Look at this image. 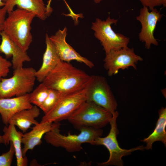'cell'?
<instances>
[{"instance_id":"cell-15","label":"cell","mask_w":166,"mask_h":166,"mask_svg":"<svg viewBox=\"0 0 166 166\" xmlns=\"http://www.w3.org/2000/svg\"><path fill=\"white\" fill-rule=\"evenodd\" d=\"M5 3L4 8L8 14L14 10L15 6L17 8L31 12L36 17L42 20L50 15L48 11L43 0H2Z\"/></svg>"},{"instance_id":"cell-4","label":"cell","mask_w":166,"mask_h":166,"mask_svg":"<svg viewBox=\"0 0 166 166\" xmlns=\"http://www.w3.org/2000/svg\"><path fill=\"white\" fill-rule=\"evenodd\" d=\"M112 116L104 108L85 101L67 120L79 130L84 127L101 128L109 123Z\"/></svg>"},{"instance_id":"cell-9","label":"cell","mask_w":166,"mask_h":166,"mask_svg":"<svg viewBox=\"0 0 166 166\" xmlns=\"http://www.w3.org/2000/svg\"><path fill=\"white\" fill-rule=\"evenodd\" d=\"M118 20L109 16L105 20L97 18L92 22L91 29L95 37L99 40L105 54L111 50L128 47L129 38L123 34L117 33L112 28L116 24Z\"/></svg>"},{"instance_id":"cell-30","label":"cell","mask_w":166,"mask_h":166,"mask_svg":"<svg viewBox=\"0 0 166 166\" xmlns=\"http://www.w3.org/2000/svg\"><path fill=\"white\" fill-rule=\"evenodd\" d=\"M0 144H3L4 141L2 137V135L0 134Z\"/></svg>"},{"instance_id":"cell-14","label":"cell","mask_w":166,"mask_h":166,"mask_svg":"<svg viewBox=\"0 0 166 166\" xmlns=\"http://www.w3.org/2000/svg\"><path fill=\"white\" fill-rule=\"evenodd\" d=\"M2 41L0 53H4L6 58L12 57V67L14 69L23 67V63L31 59L26 52L24 51L15 43L3 31L0 33Z\"/></svg>"},{"instance_id":"cell-11","label":"cell","mask_w":166,"mask_h":166,"mask_svg":"<svg viewBox=\"0 0 166 166\" xmlns=\"http://www.w3.org/2000/svg\"><path fill=\"white\" fill-rule=\"evenodd\" d=\"M149 10L148 7L143 6L140 10L139 15L136 17V19L141 25L139 38L144 43L147 49H150L152 45L157 46L158 45L154 34L157 23L163 16L155 8L150 11Z\"/></svg>"},{"instance_id":"cell-31","label":"cell","mask_w":166,"mask_h":166,"mask_svg":"<svg viewBox=\"0 0 166 166\" xmlns=\"http://www.w3.org/2000/svg\"><path fill=\"white\" fill-rule=\"evenodd\" d=\"M103 0H93L94 2L96 3H99Z\"/></svg>"},{"instance_id":"cell-13","label":"cell","mask_w":166,"mask_h":166,"mask_svg":"<svg viewBox=\"0 0 166 166\" xmlns=\"http://www.w3.org/2000/svg\"><path fill=\"white\" fill-rule=\"evenodd\" d=\"M33 106L30 101L29 93L15 97L0 98V115L3 123L7 126L15 114Z\"/></svg>"},{"instance_id":"cell-8","label":"cell","mask_w":166,"mask_h":166,"mask_svg":"<svg viewBox=\"0 0 166 166\" xmlns=\"http://www.w3.org/2000/svg\"><path fill=\"white\" fill-rule=\"evenodd\" d=\"M85 89L86 101L101 106L112 115L116 111L117 102L104 77L100 75L90 76Z\"/></svg>"},{"instance_id":"cell-19","label":"cell","mask_w":166,"mask_h":166,"mask_svg":"<svg viewBox=\"0 0 166 166\" xmlns=\"http://www.w3.org/2000/svg\"><path fill=\"white\" fill-rule=\"evenodd\" d=\"M40 109L35 105L22 110L15 114L10 118L9 124L16 126L23 132H26L31 126L38 123L35 120L40 114Z\"/></svg>"},{"instance_id":"cell-2","label":"cell","mask_w":166,"mask_h":166,"mask_svg":"<svg viewBox=\"0 0 166 166\" xmlns=\"http://www.w3.org/2000/svg\"><path fill=\"white\" fill-rule=\"evenodd\" d=\"M35 17L33 13L17 8L8 13L4 23L3 31L25 52L32 41L31 24Z\"/></svg>"},{"instance_id":"cell-1","label":"cell","mask_w":166,"mask_h":166,"mask_svg":"<svg viewBox=\"0 0 166 166\" xmlns=\"http://www.w3.org/2000/svg\"><path fill=\"white\" fill-rule=\"evenodd\" d=\"M90 77L69 62L60 60L42 82L49 89L66 93L85 88Z\"/></svg>"},{"instance_id":"cell-3","label":"cell","mask_w":166,"mask_h":166,"mask_svg":"<svg viewBox=\"0 0 166 166\" xmlns=\"http://www.w3.org/2000/svg\"><path fill=\"white\" fill-rule=\"evenodd\" d=\"M53 128L44 136L45 141L48 144L56 147H61L69 152H74L81 151L82 144L85 143L91 144L96 138L101 136L102 129L91 127H84L79 130L78 134L67 135L60 133V124L55 122Z\"/></svg>"},{"instance_id":"cell-7","label":"cell","mask_w":166,"mask_h":166,"mask_svg":"<svg viewBox=\"0 0 166 166\" xmlns=\"http://www.w3.org/2000/svg\"><path fill=\"white\" fill-rule=\"evenodd\" d=\"M86 101L85 88L61 95L54 106L42 117L41 122H58L67 119Z\"/></svg>"},{"instance_id":"cell-5","label":"cell","mask_w":166,"mask_h":166,"mask_svg":"<svg viewBox=\"0 0 166 166\" xmlns=\"http://www.w3.org/2000/svg\"><path fill=\"white\" fill-rule=\"evenodd\" d=\"M36 71L32 67H22L14 69L11 77L2 78L0 81V98H9L30 93L33 90L36 80Z\"/></svg>"},{"instance_id":"cell-21","label":"cell","mask_w":166,"mask_h":166,"mask_svg":"<svg viewBox=\"0 0 166 166\" xmlns=\"http://www.w3.org/2000/svg\"><path fill=\"white\" fill-rule=\"evenodd\" d=\"M49 89L42 82L29 93L30 101L38 108L41 106L47 97Z\"/></svg>"},{"instance_id":"cell-27","label":"cell","mask_w":166,"mask_h":166,"mask_svg":"<svg viewBox=\"0 0 166 166\" xmlns=\"http://www.w3.org/2000/svg\"><path fill=\"white\" fill-rule=\"evenodd\" d=\"M6 10L3 7L0 9V33L3 31V26L6 19Z\"/></svg>"},{"instance_id":"cell-18","label":"cell","mask_w":166,"mask_h":166,"mask_svg":"<svg viewBox=\"0 0 166 166\" xmlns=\"http://www.w3.org/2000/svg\"><path fill=\"white\" fill-rule=\"evenodd\" d=\"M4 134L2 135L4 144L7 145L11 142L12 143L15 151L17 166H26L28 164L27 157L23 156L22 148V137L23 133L18 131L15 126L9 124L5 126L2 130Z\"/></svg>"},{"instance_id":"cell-29","label":"cell","mask_w":166,"mask_h":166,"mask_svg":"<svg viewBox=\"0 0 166 166\" xmlns=\"http://www.w3.org/2000/svg\"><path fill=\"white\" fill-rule=\"evenodd\" d=\"M5 5V3L3 2L2 0H0V7L4 6Z\"/></svg>"},{"instance_id":"cell-26","label":"cell","mask_w":166,"mask_h":166,"mask_svg":"<svg viewBox=\"0 0 166 166\" xmlns=\"http://www.w3.org/2000/svg\"><path fill=\"white\" fill-rule=\"evenodd\" d=\"M143 6L148 7L151 10L155 7L162 5L161 0H139Z\"/></svg>"},{"instance_id":"cell-24","label":"cell","mask_w":166,"mask_h":166,"mask_svg":"<svg viewBox=\"0 0 166 166\" xmlns=\"http://www.w3.org/2000/svg\"><path fill=\"white\" fill-rule=\"evenodd\" d=\"M12 66V63L0 55V81L2 78L8 75L10 68Z\"/></svg>"},{"instance_id":"cell-10","label":"cell","mask_w":166,"mask_h":166,"mask_svg":"<svg viewBox=\"0 0 166 166\" xmlns=\"http://www.w3.org/2000/svg\"><path fill=\"white\" fill-rule=\"evenodd\" d=\"M143 60L142 57L135 53L133 48L127 47L106 53L104 67L108 76H112L117 73L120 69H125L131 67L136 69L138 62Z\"/></svg>"},{"instance_id":"cell-20","label":"cell","mask_w":166,"mask_h":166,"mask_svg":"<svg viewBox=\"0 0 166 166\" xmlns=\"http://www.w3.org/2000/svg\"><path fill=\"white\" fill-rule=\"evenodd\" d=\"M159 118L153 132L147 137L141 140L146 144L145 149H152L153 144L156 141L166 145V108L162 107L158 111Z\"/></svg>"},{"instance_id":"cell-16","label":"cell","mask_w":166,"mask_h":166,"mask_svg":"<svg viewBox=\"0 0 166 166\" xmlns=\"http://www.w3.org/2000/svg\"><path fill=\"white\" fill-rule=\"evenodd\" d=\"M55 123L41 121L34 125L30 131L23 134L22 144L24 146L22 149L23 156H26L28 150H32L41 144L43 136L53 128Z\"/></svg>"},{"instance_id":"cell-22","label":"cell","mask_w":166,"mask_h":166,"mask_svg":"<svg viewBox=\"0 0 166 166\" xmlns=\"http://www.w3.org/2000/svg\"><path fill=\"white\" fill-rule=\"evenodd\" d=\"M61 93L55 89H49L48 96L40 107L44 114L48 112L55 105Z\"/></svg>"},{"instance_id":"cell-23","label":"cell","mask_w":166,"mask_h":166,"mask_svg":"<svg viewBox=\"0 0 166 166\" xmlns=\"http://www.w3.org/2000/svg\"><path fill=\"white\" fill-rule=\"evenodd\" d=\"M10 143L9 150L0 155V166H10L11 164L15 151L12 143Z\"/></svg>"},{"instance_id":"cell-28","label":"cell","mask_w":166,"mask_h":166,"mask_svg":"<svg viewBox=\"0 0 166 166\" xmlns=\"http://www.w3.org/2000/svg\"><path fill=\"white\" fill-rule=\"evenodd\" d=\"M162 5L164 6H166V0H161Z\"/></svg>"},{"instance_id":"cell-17","label":"cell","mask_w":166,"mask_h":166,"mask_svg":"<svg viewBox=\"0 0 166 166\" xmlns=\"http://www.w3.org/2000/svg\"><path fill=\"white\" fill-rule=\"evenodd\" d=\"M45 42L46 47L43 55L42 65L35 73L36 80L41 83L61 60L47 33L45 36Z\"/></svg>"},{"instance_id":"cell-12","label":"cell","mask_w":166,"mask_h":166,"mask_svg":"<svg viewBox=\"0 0 166 166\" xmlns=\"http://www.w3.org/2000/svg\"><path fill=\"white\" fill-rule=\"evenodd\" d=\"M67 29L65 27L49 36L60 60L68 62L75 60L84 63L90 68H93L94 65L91 61L81 56L67 43Z\"/></svg>"},{"instance_id":"cell-25","label":"cell","mask_w":166,"mask_h":166,"mask_svg":"<svg viewBox=\"0 0 166 166\" xmlns=\"http://www.w3.org/2000/svg\"><path fill=\"white\" fill-rule=\"evenodd\" d=\"M52 0H48L47 2V4L46 5V7L48 11L50 14L53 12V10L52 7L50 6L51 2ZM65 2L66 6L69 11V13L68 14H65V16H68L71 17L73 20L77 19L79 17V14H75L69 6L67 2L65 0H63Z\"/></svg>"},{"instance_id":"cell-6","label":"cell","mask_w":166,"mask_h":166,"mask_svg":"<svg viewBox=\"0 0 166 166\" xmlns=\"http://www.w3.org/2000/svg\"><path fill=\"white\" fill-rule=\"evenodd\" d=\"M112 115L109 122L110 129L108 134L104 137L100 136L96 138L90 144L92 145H104L109 151V156L108 160L105 162L98 163V165L100 166H122L123 161L122 158L123 156L129 155L135 151L143 150L145 149V147L142 145L128 150L122 149L119 146L117 139L118 131L116 122L118 113L116 111Z\"/></svg>"}]
</instances>
